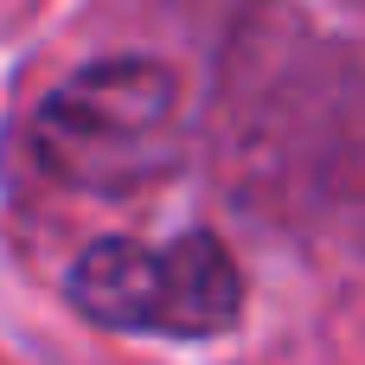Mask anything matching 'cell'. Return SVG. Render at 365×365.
<instances>
[{"instance_id":"6da1fadb","label":"cell","mask_w":365,"mask_h":365,"mask_svg":"<svg viewBox=\"0 0 365 365\" xmlns=\"http://www.w3.org/2000/svg\"><path fill=\"white\" fill-rule=\"evenodd\" d=\"M180 83L154 58H103L32 115V160L71 192H135L173 167Z\"/></svg>"},{"instance_id":"7a4b0ae2","label":"cell","mask_w":365,"mask_h":365,"mask_svg":"<svg viewBox=\"0 0 365 365\" xmlns=\"http://www.w3.org/2000/svg\"><path fill=\"white\" fill-rule=\"evenodd\" d=\"M64 295L96 327L160 334V340H212L244 314L237 263L205 231H186L160 250L135 237H103L71 263Z\"/></svg>"}]
</instances>
